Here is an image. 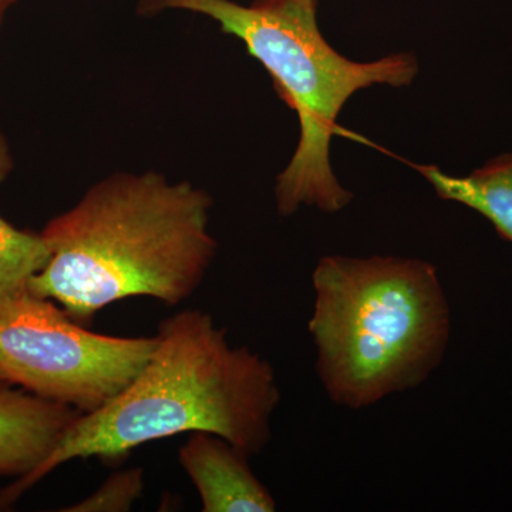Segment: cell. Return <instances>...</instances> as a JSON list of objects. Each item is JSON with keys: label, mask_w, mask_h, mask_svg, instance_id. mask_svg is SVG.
Returning a JSON list of instances; mask_svg holds the SVG:
<instances>
[{"label": "cell", "mask_w": 512, "mask_h": 512, "mask_svg": "<svg viewBox=\"0 0 512 512\" xmlns=\"http://www.w3.org/2000/svg\"><path fill=\"white\" fill-rule=\"evenodd\" d=\"M49 258L42 234L20 231L0 217V301L28 289Z\"/></svg>", "instance_id": "9c48e42d"}, {"label": "cell", "mask_w": 512, "mask_h": 512, "mask_svg": "<svg viewBox=\"0 0 512 512\" xmlns=\"http://www.w3.org/2000/svg\"><path fill=\"white\" fill-rule=\"evenodd\" d=\"M316 372L329 399L362 410L426 382L443 362L450 306L436 266L330 255L312 275Z\"/></svg>", "instance_id": "3957f363"}, {"label": "cell", "mask_w": 512, "mask_h": 512, "mask_svg": "<svg viewBox=\"0 0 512 512\" xmlns=\"http://www.w3.org/2000/svg\"><path fill=\"white\" fill-rule=\"evenodd\" d=\"M249 454L208 431H194L178 461L197 488L204 512H274L276 501L249 466Z\"/></svg>", "instance_id": "8992f818"}, {"label": "cell", "mask_w": 512, "mask_h": 512, "mask_svg": "<svg viewBox=\"0 0 512 512\" xmlns=\"http://www.w3.org/2000/svg\"><path fill=\"white\" fill-rule=\"evenodd\" d=\"M79 410L0 380V476H29L59 446Z\"/></svg>", "instance_id": "52a82bcc"}, {"label": "cell", "mask_w": 512, "mask_h": 512, "mask_svg": "<svg viewBox=\"0 0 512 512\" xmlns=\"http://www.w3.org/2000/svg\"><path fill=\"white\" fill-rule=\"evenodd\" d=\"M2 2H3V0H0V6H2Z\"/></svg>", "instance_id": "7c38bea8"}, {"label": "cell", "mask_w": 512, "mask_h": 512, "mask_svg": "<svg viewBox=\"0 0 512 512\" xmlns=\"http://www.w3.org/2000/svg\"><path fill=\"white\" fill-rule=\"evenodd\" d=\"M416 168L443 200L477 211L512 244V153L495 158L467 177H453L433 165Z\"/></svg>", "instance_id": "ba28073f"}, {"label": "cell", "mask_w": 512, "mask_h": 512, "mask_svg": "<svg viewBox=\"0 0 512 512\" xmlns=\"http://www.w3.org/2000/svg\"><path fill=\"white\" fill-rule=\"evenodd\" d=\"M144 491V473L141 468H128L111 474L103 484L67 512H127L133 508Z\"/></svg>", "instance_id": "30bf717a"}, {"label": "cell", "mask_w": 512, "mask_h": 512, "mask_svg": "<svg viewBox=\"0 0 512 512\" xmlns=\"http://www.w3.org/2000/svg\"><path fill=\"white\" fill-rule=\"evenodd\" d=\"M211 208L210 194L188 181L110 175L40 232L50 258L28 289L76 320L134 296L180 305L217 255Z\"/></svg>", "instance_id": "7a4b0ae2"}, {"label": "cell", "mask_w": 512, "mask_h": 512, "mask_svg": "<svg viewBox=\"0 0 512 512\" xmlns=\"http://www.w3.org/2000/svg\"><path fill=\"white\" fill-rule=\"evenodd\" d=\"M12 170V158H10L9 147L5 138L0 136V183L8 177Z\"/></svg>", "instance_id": "8fae6325"}, {"label": "cell", "mask_w": 512, "mask_h": 512, "mask_svg": "<svg viewBox=\"0 0 512 512\" xmlns=\"http://www.w3.org/2000/svg\"><path fill=\"white\" fill-rule=\"evenodd\" d=\"M279 402L268 360L232 346L210 313L185 309L160 323L146 365L114 399L80 414L45 463L0 491V508L70 461L117 460L178 434L208 431L254 456L271 441Z\"/></svg>", "instance_id": "6da1fadb"}, {"label": "cell", "mask_w": 512, "mask_h": 512, "mask_svg": "<svg viewBox=\"0 0 512 512\" xmlns=\"http://www.w3.org/2000/svg\"><path fill=\"white\" fill-rule=\"evenodd\" d=\"M316 6L318 0H256L251 6L232 0H141L140 5L143 13L177 9L215 20L271 74L301 123L295 154L276 181V205L284 217L302 205L338 212L352 201L330 165V138L340 111L359 90L409 86L419 72L409 53L369 63L346 59L320 33Z\"/></svg>", "instance_id": "277c9868"}, {"label": "cell", "mask_w": 512, "mask_h": 512, "mask_svg": "<svg viewBox=\"0 0 512 512\" xmlns=\"http://www.w3.org/2000/svg\"><path fill=\"white\" fill-rule=\"evenodd\" d=\"M156 335L119 338L79 325L59 303L25 291L0 301V380L90 413L146 365Z\"/></svg>", "instance_id": "5b68a950"}]
</instances>
